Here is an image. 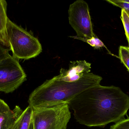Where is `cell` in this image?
<instances>
[{"label": "cell", "instance_id": "cell-1", "mask_svg": "<svg viewBox=\"0 0 129 129\" xmlns=\"http://www.w3.org/2000/svg\"><path fill=\"white\" fill-rule=\"evenodd\" d=\"M68 105L80 124L104 127L125 118L129 109V96L119 87L100 84L83 92Z\"/></svg>", "mask_w": 129, "mask_h": 129}, {"label": "cell", "instance_id": "cell-2", "mask_svg": "<svg viewBox=\"0 0 129 129\" xmlns=\"http://www.w3.org/2000/svg\"><path fill=\"white\" fill-rule=\"evenodd\" d=\"M102 80L101 76L91 72L71 82L59 80L56 76L35 89L29 95L28 103L32 108L68 104L83 92L100 85Z\"/></svg>", "mask_w": 129, "mask_h": 129}, {"label": "cell", "instance_id": "cell-3", "mask_svg": "<svg viewBox=\"0 0 129 129\" xmlns=\"http://www.w3.org/2000/svg\"><path fill=\"white\" fill-rule=\"evenodd\" d=\"M7 28L10 50L12 51L13 57L18 60H27L36 57L41 54L42 51L41 44L32 34L9 18Z\"/></svg>", "mask_w": 129, "mask_h": 129}, {"label": "cell", "instance_id": "cell-4", "mask_svg": "<svg viewBox=\"0 0 129 129\" xmlns=\"http://www.w3.org/2000/svg\"><path fill=\"white\" fill-rule=\"evenodd\" d=\"M32 109L34 129H67L71 118L68 104Z\"/></svg>", "mask_w": 129, "mask_h": 129}, {"label": "cell", "instance_id": "cell-5", "mask_svg": "<svg viewBox=\"0 0 129 129\" xmlns=\"http://www.w3.org/2000/svg\"><path fill=\"white\" fill-rule=\"evenodd\" d=\"M19 60L9 54L0 62V92L12 93L26 80Z\"/></svg>", "mask_w": 129, "mask_h": 129}, {"label": "cell", "instance_id": "cell-6", "mask_svg": "<svg viewBox=\"0 0 129 129\" xmlns=\"http://www.w3.org/2000/svg\"><path fill=\"white\" fill-rule=\"evenodd\" d=\"M69 23L77 36L91 38L96 36L93 32L88 4L83 0H77L70 5L68 11Z\"/></svg>", "mask_w": 129, "mask_h": 129}, {"label": "cell", "instance_id": "cell-7", "mask_svg": "<svg viewBox=\"0 0 129 129\" xmlns=\"http://www.w3.org/2000/svg\"><path fill=\"white\" fill-rule=\"evenodd\" d=\"M91 64L85 60L70 61L68 69L61 68L58 80L66 82L78 81L91 72Z\"/></svg>", "mask_w": 129, "mask_h": 129}, {"label": "cell", "instance_id": "cell-8", "mask_svg": "<svg viewBox=\"0 0 129 129\" xmlns=\"http://www.w3.org/2000/svg\"><path fill=\"white\" fill-rule=\"evenodd\" d=\"M23 111L18 106L12 110L7 104L0 98V129H10Z\"/></svg>", "mask_w": 129, "mask_h": 129}, {"label": "cell", "instance_id": "cell-9", "mask_svg": "<svg viewBox=\"0 0 129 129\" xmlns=\"http://www.w3.org/2000/svg\"><path fill=\"white\" fill-rule=\"evenodd\" d=\"M7 3L5 0H0V44L10 49V43L8 37L7 23Z\"/></svg>", "mask_w": 129, "mask_h": 129}, {"label": "cell", "instance_id": "cell-10", "mask_svg": "<svg viewBox=\"0 0 129 129\" xmlns=\"http://www.w3.org/2000/svg\"><path fill=\"white\" fill-rule=\"evenodd\" d=\"M33 109L29 105L16 119L10 129H34Z\"/></svg>", "mask_w": 129, "mask_h": 129}, {"label": "cell", "instance_id": "cell-11", "mask_svg": "<svg viewBox=\"0 0 129 129\" xmlns=\"http://www.w3.org/2000/svg\"><path fill=\"white\" fill-rule=\"evenodd\" d=\"M70 38H73L75 39L81 40L88 44L89 45L93 47L94 49H100L101 48H106L103 42L97 37V36L93 37L91 38H81L77 36H70Z\"/></svg>", "mask_w": 129, "mask_h": 129}, {"label": "cell", "instance_id": "cell-12", "mask_svg": "<svg viewBox=\"0 0 129 129\" xmlns=\"http://www.w3.org/2000/svg\"><path fill=\"white\" fill-rule=\"evenodd\" d=\"M119 54V58L121 63L129 72V47L122 45L120 46Z\"/></svg>", "mask_w": 129, "mask_h": 129}, {"label": "cell", "instance_id": "cell-13", "mask_svg": "<svg viewBox=\"0 0 129 129\" xmlns=\"http://www.w3.org/2000/svg\"><path fill=\"white\" fill-rule=\"evenodd\" d=\"M120 18L125 30V34L129 47V13L124 10H122Z\"/></svg>", "mask_w": 129, "mask_h": 129}, {"label": "cell", "instance_id": "cell-14", "mask_svg": "<svg viewBox=\"0 0 129 129\" xmlns=\"http://www.w3.org/2000/svg\"><path fill=\"white\" fill-rule=\"evenodd\" d=\"M107 2L129 13V0H106Z\"/></svg>", "mask_w": 129, "mask_h": 129}, {"label": "cell", "instance_id": "cell-15", "mask_svg": "<svg viewBox=\"0 0 129 129\" xmlns=\"http://www.w3.org/2000/svg\"><path fill=\"white\" fill-rule=\"evenodd\" d=\"M110 129H129V117L116 123L111 126Z\"/></svg>", "mask_w": 129, "mask_h": 129}, {"label": "cell", "instance_id": "cell-16", "mask_svg": "<svg viewBox=\"0 0 129 129\" xmlns=\"http://www.w3.org/2000/svg\"><path fill=\"white\" fill-rule=\"evenodd\" d=\"M9 49L0 47V62L9 54Z\"/></svg>", "mask_w": 129, "mask_h": 129}, {"label": "cell", "instance_id": "cell-17", "mask_svg": "<svg viewBox=\"0 0 129 129\" xmlns=\"http://www.w3.org/2000/svg\"><path fill=\"white\" fill-rule=\"evenodd\" d=\"M0 47H1V45H0Z\"/></svg>", "mask_w": 129, "mask_h": 129}]
</instances>
